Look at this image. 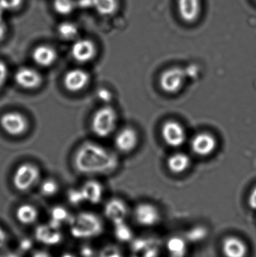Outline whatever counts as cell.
Segmentation results:
<instances>
[{
  "label": "cell",
  "mask_w": 256,
  "mask_h": 257,
  "mask_svg": "<svg viewBox=\"0 0 256 257\" xmlns=\"http://www.w3.org/2000/svg\"><path fill=\"white\" fill-rule=\"evenodd\" d=\"M74 164L85 175L105 173L114 167V158L103 147L93 142L81 145L75 153Z\"/></svg>",
  "instance_id": "obj_1"
},
{
  "label": "cell",
  "mask_w": 256,
  "mask_h": 257,
  "mask_svg": "<svg viewBox=\"0 0 256 257\" xmlns=\"http://www.w3.org/2000/svg\"><path fill=\"white\" fill-rule=\"evenodd\" d=\"M103 230L102 220L93 213H80L71 220L70 232L75 238L81 239L97 237Z\"/></svg>",
  "instance_id": "obj_2"
},
{
  "label": "cell",
  "mask_w": 256,
  "mask_h": 257,
  "mask_svg": "<svg viewBox=\"0 0 256 257\" xmlns=\"http://www.w3.org/2000/svg\"><path fill=\"white\" fill-rule=\"evenodd\" d=\"M117 113L112 107L105 106L99 108L92 117L91 128L98 137L106 138L111 136L117 127Z\"/></svg>",
  "instance_id": "obj_3"
},
{
  "label": "cell",
  "mask_w": 256,
  "mask_h": 257,
  "mask_svg": "<svg viewBox=\"0 0 256 257\" xmlns=\"http://www.w3.org/2000/svg\"><path fill=\"white\" fill-rule=\"evenodd\" d=\"M40 178V170L35 164L24 163L20 165L13 175V184L19 191L30 190Z\"/></svg>",
  "instance_id": "obj_4"
},
{
  "label": "cell",
  "mask_w": 256,
  "mask_h": 257,
  "mask_svg": "<svg viewBox=\"0 0 256 257\" xmlns=\"http://www.w3.org/2000/svg\"><path fill=\"white\" fill-rule=\"evenodd\" d=\"M134 220L138 226L154 227L162 221V213L156 205L150 202L138 204L132 211Z\"/></svg>",
  "instance_id": "obj_5"
},
{
  "label": "cell",
  "mask_w": 256,
  "mask_h": 257,
  "mask_svg": "<svg viewBox=\"0 0 256 257\" xmlns=\"http://www.w3.org/2000/svg\"><path fill=\"white\" fill-rule=\"evenodd\" d=\"M162 244L154 236L135 238L130 243L131 257H159Z\"/></svg>",
  "instance_id": "obj_6"
},
{
  "label": "cell",
  "mask_w": 256,
  "mask_h": 257,
  "mask_svg": "<svg viewBox=\"0 0 256 257\" xmlns=\"http://www.w3.org/2000/svg\"><path fill=\"white\" fill-rule=\"evenodd\" d=\"M186 81V74L180 68L171 67L163 71L159 77V86L165 93L176 94L183 89Z\"/></svg>",
  "instance_id": "obj_7"
},
{
  "label": "cell",
  "mask_w": 256,
  "mask_h": 257,
  "mask_svg": "<svg viewBox=\"0 0 256 257\" xmlns=\"http://www.w3.org/2000/svg\"><path fill=\"white\" fill-rule=\"evenodd\" d=\"M161 135L164 142L173 148L183 146L187 138L184 126L174 120H167L163 123L161 128Z\"/></svg>",
  "instance_id": "obj_8"
},
{
  "label": "cell",
  "mask_w": 256,
  "mask_h": 257,
  "mask_svg": "<svg viewBox=\"0 0 256 257\" xmlns=\"http://www.w3.org/2000/svg\"><path fill=\"white\" fill-rule=\"evenodd\" d=\"M98 49L94 41L88 38L79 37L72 42L71 55L79 63H87L94 60Z\"/></svg>",
  "instance_id": "obj_9"
},
{
  "label": "cell",
  "mask_w": 256,
  "mask_h": 257,
  "mask_svg": "<svg viewBox=\"0 0 256 257\" xmlns=\"http://www.w3.org/2000/svg\"><path fill=\"white\" fill-rule=\"evenodd\" d=\"M0 126L9 136H20L29 128L27 117L18 111H8L0 117Z\"/></svg>",
  "instance_id": "obj_10"
},
{
  "label": "cell",
  "mask_w": 256,
  "mask_h": 257,
  "mask_svg": "<svg viewBox=\"0 0 256 257\" xmlns=\"http://www.w3.org/2000/svg\"><path fill=\"white\" fill-rule=\"evenodd\" d=\"M190 148L192 152L201 157L212 155L217 148L216 137L208 132H201L191 139Z\"/></svg>",
  "instance_id": "obj_11"
},
{
  "label": "cell",
  "mask_w": 256,
  "mask_h": 257,
  "mask_svg": "<svg viewBox=\"0 0 256 257\" xmlns=\"http://www.w3.org/2000/svg\"><path fill=\"white\" fill-rule=\"evenodd\" d=\"M129 214V207L123 199L112 198L105 204L104 214L114 226L126 221Z\"/></svg>",
  "instance_id": "obj_12"
},
{
  "label": "cell",
  "mask_w": 256,
  "mask_h": 257,
  "mask_svg": "<svg viewBox=\"0 0 256 257\" xmlns=\"http://www.w3.org/2000/svg\"><path fill=\"white\" fill-rule=\"evenodd\" d=\"M90 82L88 72L82 69H72L68 71L63 78L65 88L71 93L82 91Z\"/></svg>",
  "instance_id": "obj_13"
},
{
  "label": "cell",
  "mask_w": 256,
  "mask_h": 257,
  "mask_svg": "<svg viewBox=\"0 0 256 257\" xmlns=\"http://www.w3.org/2000/svg\"><path fill=\"white\" fill-rule=\"evenodd\" d=\"M15 81L21 88L36 90L42 85L43 78L40 72L30 67L20 68L15 74Z\"/></svg>",
  "instance_id": "obj_14"
},
{
  "label": "cell",
  "mask_w": 256,
  "mask_h": 257,
  "mask_svg": "<svg viewBox=\"0 0 256 257\" xmlns=\"http://www.w3.org/2000/svg\"><path fill=\"white\" fill-rule=\"evenodd\" d=\"M221 248L225 257H247L249 254V247L246 241L237 235L225 237Z\"/></svg>",
  "instance_id": "obj_15"
},
{
  "label": "cell",
  "mask_w": 256,
  "mask_h": 257,
  "mask_svg": "<svg viewBox=\"0 0 256 257\" xmlns=\"http://www.w3.org/2000/svg\"><path fill=\"white\" fill-rule=\"evenodd\" d=\"M139 136L138 132L131 126H126L117 132L114 143L116 148L122 153H130L138 146Z\"/></svg>",
  "instance_id": "obj_16"
},
{
  "label": "cell",
  "mask_w": 256,
  "mask_h": 257,
  "mask_svg": "<svg viewBox=\"0 0 256 257\" xmlns=\"http://www.w3.org/2000/svg\"><path fill=\"white\" fill-rule=\"evenodd\" d=\"M58 58V53L54 47L48 44H40L33 48L32 59L41 67L47 68L53 66Z\"/></svg>",
  "instance_id": "obj_17"
},
{
  "label": "cell",
  "mask_w": 256,
  "mask_h": 257,
  "mask_svg": "<svg viewBox=\"0 0 256 257\" xmlns=\"http://www.w3.org/2000/svg\"><path fill=\"white\" fill-rule=\"evenodd\" d=\"M177 11L182 21L192 24L199 18L201 12V0H177Z\"/></svg>",
  "instance_id": "obj_18"
},
{
  "label": "cell",
  "mask_w": 256,
  "mask_h": 257,
  "mask_svg": "<svg viewBox=\"0 0 256 257\" xmlns=\"http://www.w3.org/2000/svg\"><path fill=\"white\" fill-rule=\"evenodd\" d=\"M189 244L183 235H172L164 244L168 257H186L189 253Z\"/></svg>",
  "instance_id": "obj_19"
},
{
  "label": "cell",
  "mask_w": 256,
  "mask_h": 257,
  "mask_svg": "<svg viewBox=\"0 0 256 257\" xmlns=\"http://www.w3.org/2000/svg\"><path fill=\"white\" fill-rule=\"evenodd\" d=\"M56 33L61 40L64 42H73L80 36V27L77 23L68 20H63L57 24L56 27Z\"/></svg>",
  "instance_id": "obj_20"
},
{
  "label": "cell",
  "mask_w": 256,
  "mask_h": 257,
  "mask_svg": "<svg viewBox=\"0 0 256 257\" xmlns=\"http://www.w3.org/2000/svg\"><path fill=\"white\" fill-rule=\"evenodd\" d=\"M35 236L39 242L46 245L60 244L63 235L58 230L53 229L49 225H41L36 228Z\"/></svg>",
  "instance_id": "obj_21"
},
{
  "label": "cell",
  "mask_w": 256,
  "mask_h": 257,
  "mask_svg": "<svg viewBox=\"0 0 256 257\" xmlns=\"http://www.w3.org/2000/svg\"><path fill=\"white\" fill-rule=\"evenodd\" d=\"M190 157L183 152L171 154L167 160V166L171 173L180 175L184 173L190 167Z\"/></svg>",
  "instance_id": "obj_22"
},
{
  "label": "cell",
  "mask_w": 256,
  "mask_h": 257,
  "mask_svg": "<svg viewBox=\"0 0 256 257\" xmlns=\"http://www.w3.org/2000/svg\"><path fill=\"white\" fill-rule=\"evenodd\" d=\"M81 190L84 195V200L93 205L99 204L103 197V187L100 183L95 180L87 181Z\"/></svg>",
  "instance_id": "obj_23"
},
{
  "label": "cell",
  "mask_w": 256,
  "mask_h": 257,
  "mask_svg": "<svg viewBox=\"0 0 256 257\" xmlns=\"http://www.w3.org/2000/svg\"><path fill=\"white\" fill-rule=\"evenodd\" d=\"M51 9L57 16L66 19L78 9V0H51Z\"/></svg>",
  "instance_id": "obj_24"
},
{
  "label": "cell",
  "mask_w": 256,
  "mask_h": 257,
  "mask_svg": "<svg viewBox=\"0 0 256 257\" xmlns=\"http://www.w3.org/2000/svg\"><path fill=\"white\" fill-rule=\"evenodd\" d=\"M91 8L102 17L114 15L119 9L118 0H91Z\"/></svg>",
  "instance_id": "obj_25"
},
{
  "label": "cell",
  "mask_w": 256,
  "mask_h": 257,
  "mask_svg": "<svg viewBox=\"0 0 256 257\" xmlns=\"http://www.w3.org/2000/svg\"><path fill=\"white\" fill-rule=\"evenodd\" d=\"M16 217L22 224L30 225L37 220L39 212L33 205L24 204L17 209Z\"/></svg>",
  "instance_id": "obj_26"
},
{
  "label": "cell",
  "mask_w": 256,
  "mask_h": 257,
  "mask_svg": "<svg viewBox=\"0 0 256 257\" xmlns=\"http://www.w3.org/2000/svg\"><path fill=\"white\" fill-rule=\"evenodd\" d=\"M183 235L189 244H198L208 237V229L203 225H196L188 229Z\"/></svg>",
  "instance_id": "obj_27"
},
{
  "label": "cell",
  "mask_w": 256,
  "mask_h": 257,
  "mask_svg": "<svg viewBox=\"0 0 256 257\" xmlns=\"http://www.w3.org/2000/svg\"><path fill=\"white\" fill-rule=\"evenodd\" d=\"M114 235L119 242L126 243H126L130 244L132 240L135 238L133 230L126 223V222L114 226Z\"/></svg>",
  "instance_id": "obj_28"
},
{
  "label": "cell",
  "mask_w": 256,
  "mask_h": 257,
  "mask_svg": "<svg viewBox=\"0 0 256 257\" xmlns=\"http://www.w3.org/2000/svg\"><path fill=\"white\" fill-rule=\"evenodd\" d=\"M26 0H0V9L6 12H16L21 10Z\"/></svg>",
  "instance_id": "obj_29"
},
{
  "label": "cell",
  "mask_w": 256,
  "mask_h": 257,
  "mask_svg": "<svg viewBox=\"0 0 256 257\" xmlns=\"http://www.w3.org/2000/svg\"><path fill=\"white\" fill-rule=\"evenodd\" d=\"M41 192L45 196H52L57 193L59 185L55 180L48 178L45 180L41 184Z\"/></svg>",
  "instance_id": "obj_30"
},
{
  "label": "cell",
  "mask_w": 256,
  "mask_h": 257,
  "mask_svg": "<svg viewBox=\"0 0 256 257\" xmlns=\"http://www.w3.org/2000/svg\"><path fill=\"white\" fill-rule=\"evenodd\" d=\"M51 220L55 221L62 222L67 220L69 217V212L66 208L62 206H56L53 208L51 211Z\"/></svg>",
  "instance_id": "obj_31"
},
{
  "label": "cell",
  "mask_w": 256,
  "mask_h": 257,
  "mask_svg": "<svg viewBox=\"0 0 256 257\" xmlns=\"http://www.w3.org/2000/svg\"><path fill=\"white\" fill-rule=\"evenodd\" d=\"M68 199L71 204L74 205H80L83 202H85L84 200V195H83L82 191L81 189H72L69 190L68 193Z\"/></svg>",
  "instance_id": "obj_32"
},
{
  "label": "cell",
  "mask_w": 256,
  "mask_h": 257,
  "mask_svg": "<svg viewBox=\"0 0 256 257\" xmlns=\"http://www.w3.org/2000/svg\"><path fill=\"white\" fill-rule=\"evenodd\" d=\"M100 257H123L120 250L114 246L105 247L101 253Z\"/></svg>",
  "instance_id": "obj_33"
},
{
  "label": "cell",
  "mask_w": 256,
  "mask_h": 257,
  "mask_svg": "<svg viewBox=\"0 0 256 257\" xmlns=\"http://www.w3.org/2000/svg\"><path fill=\"white\" fill-rule=\"evenodd\" d=\"M8 74H9V71H8L7 66L3 60H0V90L3 88L7 81Z\"/></svg>",
  "instance_id": "obj_34"
},
{
  "label": "cell",
  "mask_w": 256,
  "mask_h": 257,
  "mask_svg": "<svg viewBox=\"0 0 256 257\" xmlns=\"http://www.w3.org/2000/svg\"><path fill=\"white\" fill-rule=\"evenodd\" d=\"M247 204L252 211H256V186L252 189L248 196Z\"/></svg>",
  "instance_id": "obj_35"
},
{
  "label": "cell",
  "mask_w": 256,
  "mask_h": 257,
  "mask_svg": "<svg viewBox=\"0 0 256 257\" xmlns=\"http://www.w3.org/2000/svg\"><path fill=\"white\" fill-rule=\"evenodd\" d=\"M97 97L102 102H108L111 99V94H110L108 90L105 89H100L98 90Z\"/></svg>",
  "instance_id": "obj_36"
},
{
  "label": "cell",
  "mask_w": 256,
  "mask_h": 257,
  "mask_svg": "<svg viewBox=\"0 0 256 257\" xmlns=\"http://www.w3.org/2000/svg\"><path fill=\"white\" fill-rule=\"evenodd\" d=\"M32 247H33V242L31 240L27 239V238L22 240L20 244V247L24 251H28L32 248Z\"/></svg>",
  "instance_id": "obj_37"
},
{
  "label": "cell",
  "mask_w": 256,
  "mask_h": 257,
  "mask_svg": "<svg viewBox=\"0 0 256 257\" xmlns=\"http://www.w3.org/2000/svg\"><path fill=\"white\" fill-rule=\"evenodd\" d=\"M8 241L7 234L0 227V249L5 247Z\"/></svg>",
  "instance_id": "obj_38"
},
{
  "label": "cell",
  "mask_w": 256,
  "mask_h": 257,
  "mask_svg": "<svg viewBox=\"0 0 256 257\" xmlns=\"http://www.w3.org/2000/svg\"><path fill=\"white\" fill-rule=\"evenodd\" d=\"M93 251L90 247H84L81 250V255L84 257H91L93 256Z\"/></svg>",
  "instance_id": "obj_39"
},
{
  "label": "cell",
  "mask_w": 256,
  "mask_h": 257,
  "mask_svg": "<svg viewBox=\"0 0 256 257\" xmlns=\"http://www.w3.org/2000/svg\"><path fill=\"white\" fill-rule=\"evenodd\" d=\"M32 257H52L49 253H47L45 251H37L36 253H33V256Z\"/></svg>",
  "instance_id": "obj_40"
},
{
  "label": "cell",
  "mask_w": 256,
  "mask_h": 257,
  "mask_svg": "<svg viewBox=\"0 0 256 257\" xmlns=\"http://www.w3.org/2000/svg\"><path fill=\"white\" fill-rule=\"evenodd\" d=\"M61 257H75L74 255L71 254V253H64Z\"/></svg>",
  "instance_id": "obj_41"
},
{
  "label": "cell",
  "mask_w": 256,
  "mask_h": 257,
  "mask_svg": "<svg viewBox=\"0 0 256 257\" xmlns=\"http://www.w3.org/2000/svg\"><path fill=\"white\" fill-rule=\"evenodd\" d=\"M6 257H19L18 255L15 254V253H9Z\"/></svg>",
  "instance_id": "obj_42"
},
{
  "label": "cell",
  "mask_w": 256,
  "mask_h": 257,
  "mask_svg": "<svg viewBox=\"0 0 256 257\" xmlns=\"http://www.w3.org/2000/svg\"><path fill=\"white\" fill-rule=\"evenodd\" d=\"M0 257H6V256H0Z\"/></svg>",
  "instance_id": "obj_43"
},
{
  "label": "cell",
  "mask_w": 256,
  "mask_h": 257,
  "mask_svg": "<svg viewBox=\"0 0 256 257\" xmlns=\"http://www.w3.org/2000/svg\"><path fill=\"white\" fill-rule=\"evenodd\" d=\"M255 1L256 2V0H255Z\"/></svg>",
  "instance_id": "obj_44"
}]
</instances>
